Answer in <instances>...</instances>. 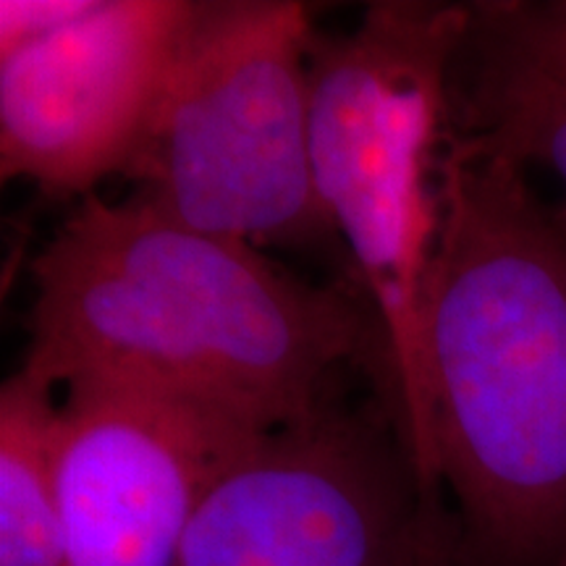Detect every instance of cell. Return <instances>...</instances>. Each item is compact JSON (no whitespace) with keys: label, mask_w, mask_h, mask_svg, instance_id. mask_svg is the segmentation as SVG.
<instances>
[{"label":"cell","mask_w":566,"mask_h":566,"mask_svg":"<svg viewBox=\"0 0 566 566\" xmlns=\"http://www.w3.org/2000/svg\"><path fill=\"white\" fill-rule=\"evenodd\" d=\"M409 441L457 566H566V200L451 129Z\"/></svg>","instance_id":"obj_1"},{"label":"cell","mask_w":566,"mask_h":566,"mask_svg":"<svg viewBox=\"0 0 566 566\" xmlns=\"http://www.w3.org/2000/svg\"><path fill=\"white\" fill-rule=\"evenodd\" d=\"M30 279L24 367L59 388L124 380L273 430L315 412L344 367L394 384L365 296L302 281L134 192L76 202Z\"/></svg>","instance_id":"obj_2"},{"label":"cell","mask_w":566,"mask_h":566,"mask_svg":"<svg viewBox=\"0 0 566 566\" xmlns=\"http://www.w3.org/2000/svg\"><path fill=\"white\" fill-rule=\"evenodd\" d=\"M467 19L470 9L457 3L378 0L349 32L317 30L310 51L317 200L384 331L409 436L449 80Z\"/></svg>","instance_id":"obj_3"},{"label":"cell","mask_w":566,"mask_h":566,"mask_svg":"<svg viewBox=\"0 0 566 566\" xmlns=\"http://www.w3.org/2000/svg\"><path fill=\"white\" fill-rule=\"evenodd\" d=\"M313 11L192 0L124 179L189 229L265 250L338 242L313 168Z\"/></svg>","instance_id":"obj_4"},{"label":"cell","mask_w":566,"mask_h":566,"mask_svg":"<svg viewBox=\"0 0 566 566\" xmlns=\"http://www.w3.org/2000/svg\"><path fill=\"white\" fill-rule=\"evenodd\" d=\"M176 566H457L443 495L424 485L399 394L254 436L197 509Z\"/></svg>","instance_id":"obj_5"},{"label":"cell","mask_w":566,"mask_h":566,"mask_svg":"<svg viewBox=\"0 0 566 566\" xmlns=\"http://www.w3.org/2000/svg\"><path fill=\"white\" fill-rule=\"evenodd\" d=\"M63 388L69 566H176L212 483L265 430L124 380L76 378Z\"/></svg>","instance_id":"obj_6"},{"label":"cell","mask_w":566,"mask_h":566,"mask_svg":"<svg viewBox=\"0 0 566 566\" xmlns=\"http://www.w3.org/2000/svg\"><path fill=\"white\" fill-rule=\"evenodd\" d=\"M192 0H95L82 19L0 55V174L53 197L126 174Z\"/></svg>","instance_id":"obj_7"},{"label":"cell","mask_w":566,"mask_h":566,"mask_svg":"<svg viewBox=\"0 0 566 566\" xmlns=\"http://www.w3.org/2000/svg\"><path fill=\"white\" fill-rule=\"evenodd\" d=\"M467 9L449 80L451 137L525 168H548L566 189V69L516 51Z\"/></svg>","instance_id":"obj_8"},{"label":"cell","mask_w":566,"mask_h":566,"mask_svg":"<svg viewBox=\"0 0 566 566\" xmlns=\"http://www.w3.org/2000/svg\"><path fill=\"white\" fill-rule=\"evenodd\" d=\"M55 388L24 365L0 388V566H69Z\"/></svg>","instance_id":"obj_9"},{"label":"cell","mask_w":566,"mask_h":566,"mask_svg":"<svg viewBox=\"0 0 566 566\" xmlns=\"http://www.w3.org/2000/svg\"><path fill=\"white\" fill-rule=\"evenodd\" d=\"M488 30L530 59L566 69V0H485L470 3Z\"/></svg>","instance_id":"obj_10"},{"label":"cell","mask_w":566,"mask_h":566,"mask_svg":"<svg viewBox=\"0 0 566 566\" xmlns=\"http://www.w3.org/2000/svg\"><path fill=\"white\" fill-rule=\"evenodd\" d=\"M95 0H0V55L63 30Z\"/></svg>","instance_id":"obj_11"}]
</instances>
